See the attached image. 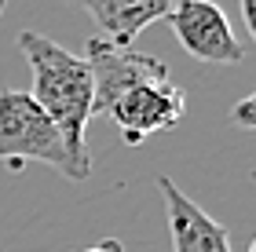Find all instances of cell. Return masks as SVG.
<instances>
[{
  "label": "cell",
  "mask_w": 256,
  "mask_h": 252,
  "mask_svg": "<svg viewBox=\"0 0 256 252\" xmlns=\"http://www.w3.org/2000/svg\"><path fill=\"white\" fill-rule=\"evenodd\" d=\"M18 48L26 55L30 70H33V102L52 117V124L62 132L70 165H74V179L84 183L92 176V161H88V146H84V132L92 113V70L80 55L66 51L62 44H55L52 37H44L37 29H22L18 33Z\"/></svg>",
  "instance_id": "cell-1"
},
{
  "label": "cell",
  "mask_w": 256,
  "mask_h": 252,
  "mask_svg": "<svg viewBox=\"0 0 256 252\" xmlns=\"http://www.w3.org/2000/svg\"><path fill=\"white\" fill-rule=\"evenodd\" d=\"M0 161L11 168L40 161V165L59 168L66 179H74V165H70L62 132L33 102L30 91H15V88L0 91Z\"/></svg>",
  "instance_id": "cell-2"
},
{
  "label": "cell",
  "mask_w": 256,
  "mask_h": 252,
  "mask_svg": "<svg viewBox=\"0 0 256 252\" xmlns=\"http://www.w3.org/2000/svg\"><path fill=\"white\" fill-rule=\"evenodd\" d=\"M183 113H187L183 88L172 77H161V81H143V84L121 91L102 117H110L118 124L121 139L128 146H139L158 132H172L183 121Z\"/></svg>",
  "instance_id": "cell-3"
},
{
  "label": "cell",
  "mask_w": 256,
  "mask_h": 252,
  "mask_svg": "<svg viewBox=\"0 0 256 252\" xmlns=\"http://www.w3.org/2000/svg\"><path fill=\"white\" fill-rule=\"evenodd\" d=\"M165 18L190 59L212 66H238L246 59V44L234 37V26L216 0H176Z\"/></svg>",
  "instance_id": "cell-4"
},
{
  "label": "cell",
  "mask_w": 256,
  "mask_h": 252,
  "mask_svg": "<svg viewBox=\"0 0 256 252\" xmlns=\"http://www.w3.org/2000/svg\"><path fill=\"white\" fill-rule=\"evenodd\" d=\"M84 62L92 70V88H96V99H92V113H96V117L106 113V106L121 95V91L143 84V81L172 77L161 59L143 55V51H132L128 44H114L106 37H92L88 40Z\"/></svg>",
  "instance_id": "cell-5"
},
{
  "label": "cell",
  "mask_w": 256,
  "mask_h": 252,
  "mask_svg": "<svg viewBox=\"0 0 256 252\" xmlns=\"http://www.w3.org/2000/svg\"><path fill=\"white\" fill-rule=\"evenodd\" d=\"M158 190L165 198V216L172 231V252H230L227 227H220L198 201H190L168 176H158Z\"/></svg>",
  "instance_id": "cell-6"
},
{
  "label": "cell",
  "mask_w": 256,
  "mask_h": 252,
  "mask_svg": "<svg viewBox=\"0 0 256 252\" xmlns=\"http://www.w3.org/2000/svg\"><path fill=\"white\" fill-rule=\"evenodd\" d=\"M96 18L102 37L114 44H132L150 22L165 18L176 0H74Z\"/></svg>",
  "instance_id": "cell-7"
},
{
  "label": "cell",
  "mask_w": 256,
  "mask_h": 252,
  "mask_svg": "<svg viewBox=\"0 0 256 252\" xmlns=\"http://www.w3.org/2000/svg\"><path fill=\"white\" fill-rule=\"evenodd\" d=\"M80 252H124V245L118 242V238H102V242L88 245V249H80Z\"/></svg>",
  "instance_id": "cell-8"
},
{
  "label": "cell",
  "mask_w": 256,
  "mask_h": 252,
  "mask_svg": "<svg viewBox=\"0 0 256 252\" xmlns=\"http://www.w3.org/2000/svg\"><path fill=\"white\" fill-rule=\"evenodd\" d=\"M242 4V18H246V26L256 33V7H252V0H238Z\"/></svg>",
  "instance_id": "cell-9"
},
{
  "label": "cell",
  "mask_w": 256,
  "mask_h": 252,
  "mask_svg": "<svg viewBox=\"0 0 256 252\" xmlns=\"http://www.w3.org/2000/svg\"><path fill=\"white\" fill-rule=\"evenodd\" d=\"M249 110H252V99H246V102H242V106H238V121H242V124H252Z\"/></svg>",
  "instance_id": "cell-10"
}]
</instances>
